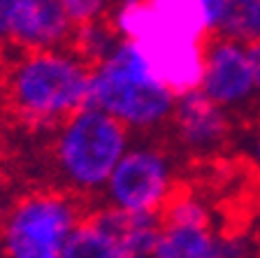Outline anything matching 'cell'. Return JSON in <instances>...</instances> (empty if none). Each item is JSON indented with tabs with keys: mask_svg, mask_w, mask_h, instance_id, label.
Instances as JSON below:
<instances>
[{
	"mask_svg": "<svg viewBox=\"0 0 260 258\" xmlns=\"http://www.w3.org/2000/svg\"><path fill=\"white\" fill-rule=\"evenodd\" d=\"M0 154H3V142H0Z\"/></svg>",
	"mask_w": 260,
	"mask_h": 258,
	"instance_id": "obj_24",
	"label": "cell"
},
{
	"mask_svg": "<svg viewBox=\"0 0 260 258\" xmlns=\"http://www.w3.org/2000/svg\"><path fill=\"white\" fill-rule=\"evenodd\" d=\"M91 70L72 47L19 51L7 63V112L28 133L51 135L86 105Z\"/></svg>",
	"mask_w": 260,
	"mask_h": 258,
	"instance_id": "obj_1",
	"label": "cell"
},
{
	"mask_svg": "<svg viewBox=\"0 0 260 258\" xmlns=\"http://www.w3.org/2000/svg\"><path fill=\"white\" fill-rule=\"evenodd\" d=\"M125 258H158V256H156V249H153V251H130L125 253Z\"/></svg>",
	"mask_w": 260,
	"mask_h": 258,
	"instance_id": "obj_22",
	"label": "cell"
},
{
	"mask_svg": "<svg viewBox=\"0 0 260 258\" xmlns=\"http://www.w3.org/2000/svg\"><path fill=\"white\" fill-rule=\"evenodd\" d=\"M218 231L214 226L162 223L156 244L158 258H216Z\"/></svg>",
	"mask_w": 260,
	"mask_h": 258,
	"instance_id": "obj_10",
	"label": "cell"
},
{
	"mask_svg": "<svg viewBox=\"0 0 260 258\" xmlns=\"http://www.w3.org/2000/svg\"><path fill=\"white\" fill-rule=\"evenodd\" d=\"M179 184L174 154L158 140H133L103 191V203L137 214H160Z\"/></svg>",
	"mask_w": 260,
	"mask_h": 258,
	"instance_id": "obj_5",
	"label": "cell"
},
{
	"mask_svg": "<svg viewBox=\"0 0 260 258\" xmlns=\"http://www.w3.org/2000/svg\"><path fill=\"white\" fill-rule=\"evenodd\" d=\"M65 16L72 21V26H84L91 21L107 19L114 7V0H60Z\"/></svg>",
	"mask_w": 260,
	"mask_h": 258,
	"instance_id": "obj_16",
	"label": "cell"
},
{
	"mask_svg": "<svg viewBox=\"0 0 260 258\" xmlns=\"http://www.w3.org/2000/svg\"><path fill=\"white\" fill-rule=\"evenodd\" d=\"M35 0H0V49L10 47L19 23L26 19Z\"/></svg>",
	"mask_w": 260,
	"mask_h": 258,
	"instance_id": "obj_17",
	"label": "cell"
},
{
	"mask_svg": "<svg viewBox=\"0 0 260 258\" xmlns=\"http://www.w3.org/2000/svg\"><path fill=\"white\" fill-rule=\"evenodd\" d=\"M200 91H205L228 112H237L251 105L258 96L249 61V47L221 35L207 40Z\"/></svg>",
	"mask_w": 260,
	"mask_h": 258,
	"instance_id": "obj_7",
	"label": "cell"
},
{
	"mask_svg": "<svg viewBox=\"0 0 260 258\" xmlns=\"http://www.w3.org/2000/svg\"><path fill=\"white\" fill-rule=\"evenodd\" d=\"M133 140L119 119L84 105L49 135V167L60 188L84 200L100 198Z\"/></svg>",
	"mask_w": 260,
	"mask_h": 258,
	"instance_id": "obj_3",
	"label": "cell"
},
{
	"mask_svg": "<svg viewBox=\"0 0 260 258\" xmlns=\"http://www.w3.org/2000/svg\"><path fill=\"white\" fill-rule=\"evenodd\" d=\"M119 35L114 31V26L109 23V19H100V21H91L84 26H77L72 33L70 47L75 49L77 54L86 63L95 65L109 56L114 51V47L119 44Z\"/></svg>",
	"mask_w": 260,
	"mask_h": 258,
	"instance_id": "obj_14",
	"label": "cell"
},
{
	"mask_svg": "<svg viewBox=\"0 0 260 258\" xmlns=\"http://www.w3.org/2000/svg\"><path fill=\"white\" fill-rule=\"evenodd\" d=\"M249 61H251V70H253L255 96L260 98V42H255L249 47Z\"/></svg>",
	"mask_w": 260,
	"mask_h": 258,
	"instance_id": "obj_18",
	"label": "cell"
},
{
	"mask_svg": "<svg viewBox=\"0 0 260 258\" xmlns=\"http://www.w3.org/2000/svg\"><path fill=\"white\" fill-rule=\"evenodd\" d=\"M60 258H125V249L119 237L103 228L86 212L63 244Z\"/></svg>",
	"mask_w": 260,
	"mask_h": 258,
	"instance_id": "obj_11",
	"label": "cell"
},
{
	"mask_svg": "<svg viewBox=\"0 0 260 258\" xmlns=\"http://www.w3.org/2000/svg\"><path fill=\"white\" fill-rule=\"evenodd\" d=\"M216 258H260V242L244 231H218Z\"/></svg>",
	"mask_w": 260,
	"mask_h": 258,
	"instance_id": "obj_15",
	"label": "cell"
},
{
	"mask_svg": "<svg viewBox=\"0 0 260 258\" xmlns=\"http://www.w3.org/2000/svg\"><path fill=\"white\" fill-rule=\"evenodd\" d=\"M177 96L156 77L144 47L119 40L109 56L91 70L86 105L112 114L135 135H149L170 126Z\"/></svg>",
	"mask_w": 260,
	"mask_h": 258,
	"instance_id": "obj_2",
	"label": "cell"
},
{
	"mask_svg": "<svg viewBox=\"0 0 260 258\" xmlns=\"http://www.w3.org/2000/svg\"><path fill=\"white\" fill-rule=\"evenodd\" d=\"M168 226H214V210L198 191L179 186L160 212Z\"/></svg>",
	"mask_w": 260,
	"mask_h": 258,
	"instance_id": "obj_13",
	"label": "cell"
},
{
	"mask_svg": "<svg viewBox=\"0 0 260 258\" xmlns=\"http://www.w3.org/2000/svg\"><path fill=\"white\" fill-rule=\"evenodd\" d=\"M205 42L207 40L165 33L140 44L144 47L158 79L174 96H181L200 89L205 72Z\"/></svg>",
	"mask_w": 260,
	"mask_h": 258,
	"instance_id": "obj_8",
	"label": "cell"
},
{
	"mask_svg": "<svg viewBox=\"0 0 260 258\" xmlns=\"http://www.w3.org/2000/svg\"><path fill=\"white\" fill-rule=\"evenodd\" d=\"M12 205V198H10V191H7V186L3 182H0V219L5 216V212L10 210Z\"/></svg>",
	"mask_w": 260,
	"mask_h": 258,
	"instance_id": "obj_20",
	"label": "cell"
},
{
	"mask_svg": "<svg viewBox=\"0 0 260 258\" xmlns=\"http://www.w3.org/2000/svg\"><path fill=\"white\" fill-rule=\"evenodd\" d=\"M251 158H253V163L260 167V133L253 137V142H251Z\"/></svg>",
	"mask_w": 260,
	"mask_h": 258,
	"instance_id": "obj_21",
	"label": "cell"
},
{
	"mask_svg": "<svg viewBox=\"0 0 260 258\" xmlns=\"http://www.w3.org/2000/svg\"><path fill=\"white\" fill-rule=\"evenodd\" d=\"M86 212V200L60 186L26 191L0 219L5 256L60 258L63 244Z\"/></svg>",
	"mask_w": 260,
	"mask_h": 258,
	"instance_id": "obj_4",
	"label": "cell"
},
{
	"mask_svg": "<svg viewBox=\"0 0 260 258\" xmlns=\"http://www.w3.org/2000/svg\"><path fill=\"white\" fill-rule=\"evenodd\" d=\"M170 128H172L174 145L184 154L207 158L218 154L230 142L233 117L205 91L195 89L177 96Z\"/></svg>",
	"mask_w": 260,
	"mask_h": 258,
	"instance_id": "obj_6",
	"label": "cell"
},
{
	"mask_svg": "<svg viewBox=\"0 0 260 258\" xmlns=\"http://www.w3.org/2000/svg\"><path fill=\"white\" fill-rule=\"evenodd\" d=\"M75 26L65 16L60 0H35L26 19L19 23L10 47L19 51L70 47Z\"/></svg>",
	"mask_w": 260,
	"mask_h": 258,
	"instance_id": "obj_9",
	"label": "cell"
},
{
	"mask_svg": "<svg viewBox=\"0 0 260 258\" xmlns=\"http://www.w3.org/2000/svg\"><path fill=\"white\" fill-rule=\"evenodd\" d=\"M216 35L246 47L260 42V0H228Z\"/></svg>",
	"mask_w": 260,
	"mask_h": 258,
	"instance_id": "obj_12",
	"label": "cell"
},
{
	"mask_svg": "<svg viewBox=\"0 0 260 258\" xmlns=\"http://www.w3.org/2000/svg\"><path fill=\"white\" fill-rule=\"evenodd\" d=\"M0 258H7L5 256V247H3V240H0Z\"/></svg>",
	"mask_w": 260,
	"mask_h": 258,
	"instance_id": "obj_23",
	"label": "cell"
},
{
	"mask_svg": "<svg viewBox=\"0 0 260 258\" xmlns=\"http://www.w3.org/2000/svg\"><path fill=\"white\" fill-rule=\"evenodd\" d=\"M7 112V65L0 59V117Z\"/></svg>",
	"mask_w": 260,
	"mask_h": 258,
	"instance_id": "obj_19",
	"label": "cell"
}]
</instances>
